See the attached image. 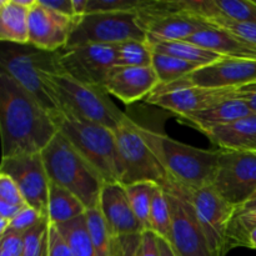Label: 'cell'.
<instances>
[{"mask_svg":"<svg viewBox=\"0 0 256 256\" xmlns=\"http://www.w3.org/2000/svg\"><path fill=\"white\" fill-rule=\"evenodd\" d=\"M59 116L45 109L12 76L0 72L2 158L40 154L59 132Z\"/></svg>","mask_w":256,"mask_h":256,"instance_id":"cell-1","label":"cell"},{"mask_svg":"<svg viewBox=\"0 0 256 256\" xmlns=\"http://www.w3.org/2000/svg\"><path fill=\"white\" fill-rule=\"evenodd\" d=\"M142 134L168 178L188 190L212 186L222 150H205L142 128Z\"/></svg>","mask_w":256,"mask_h":256,"instance_id":"cell-2","label":"cell"},{"mask_svg":"<svg viewBox=\"0 0 256 256\" xmlns=\"http://www.w3.org/2000/svg\"><path fill=\"white\" fill-rule=\"evenodd\" d=\"M45 82L62 114L112 130L126 120L102 86L84 84L65 72L45 74Z\"/></svg>","mask_w":256,"mask_h":256,"instance_id":"cell-3","label":"cell"},{"mask_svg":"<svg viewBox=\"0 0 256 256\" xmlns=\"http://www.w3.org/2000/svg\"><path fill=\"white\" fill-rule=\"evenodd\" d=\"M42 158L50 182L72 192L88 210L99 208L105 180L62 132L42 150Z\"/></svg>","mask_w":256,"mask_h":256,"instance_id":"cell-4","label":"cell"},{"mask_svg":"<svg viewBox=\"0 0 256 256\" xmlns=\"http://www.w3.org/2000/svg\"><path fill=\"white\" fill-rule=\"evenodd\" d=\"M0 62L2 72L22 85L45 109L55 115L62 114L45 82V74L62 72L59 65V52H44L30 45L9 44L8 48H2Z\"/></svg>","mask_w":256,"mask_h":256,"instance_id":"cell-5","label":"cell"},{"mask_svg":"<svg viewBox=\"0 0 256 256\" xmlns=\"http://www.w3.org/2000/svg\"><path fill=\"white\" fill-rule=\"evenodd\" d=\"M59 132L82 158L102 175L105 182H120L122 168L114 130L95 122L60 114Z\"/></svg>","mask_w":256,"mask_h":256,"instance_id":"cell-6","label":"cell"},{"mask_svg":"<svg viewBox=\"0 0 256 256\" xmlns=\"http://www.w3.org/2000/svg\"><path fill=\"white\" fill-rule=\"evenodd\" d=\"M118 152L122 168V184L129 185L139 182H152L162 185L168 175L149 142L142 134V126L126 118L114 130Z\"/></svg>","mask_w":256,"mask_h":256,"instance_id":"cell-7","label":"cell"},{"mask_svg":"<svg viewBox=\"0 0 256 256\" xmlns=\"http://www.w3.org/2000/svg\"><path fill=\"white\" fill-rule=\"evenodd\" d=\"M128 40H146L136 12H89L76 20L65 48L85 44L116 45Z\"/></svg>","mask_w":256,"mask_h":256,"instance_id":"cell-8","label":"cell"},{"mask_svg":"<svg viewBox=\"0 0 256 256\" xmlns=\"http://www.w3.org/2000/svg\"><path fill=\"white\" fill-rule=\"evenodd\" d=\"M169 202L172 235L169 242L179 256H212L196 212L182 186L168 178L162 185Z\"/></svg>","mask_w":256,"mask_h":256,"instance_id":"cell-9","label":"cell"},{"mask_svg":"<svg viewBox=\"0 0 256 256\" xmlns=\"http://www.w3.org/2000/svg\"><path fill=\"white\" fill-rule=\"evenodd\" d=\"M136 14L140 26L146 32V38L156 40H186L200 30L212 28L205 20L182 12L178 0H146Z\"/></svg>","mask_w":256,"mask_h":256,"instance_id":"cell-10","label":"cell"},{"mask_svg":"<svg viewBox=\"0 0 256 256\" xmlns=\"http://www.w3.org/2000/svg\"><path fill=\"white\" fill-rule=\"evenodd\" d=\"M182 190L196 212L198 219L206 236L212 256H226L228 252L232 250L229 244V235L236 208L225 202L212 186L195 190H188L182 188Z\"/></svg>","mask_w":256,"mask_h":256,"instance_id":"cell-11","label":"cell"},{"mask_svg":"<svg viewBox=\"0 0 256 256\" xmlns=\"http://www.w3.org/2000/svg\"><path fill=\"white\" fill-rule=\"evenodd\" d=\"M232 206L239 208L256 195V152L222 150L218 172L212 185Z\"/></svg>","mask_w":256,"mask_h":256,"instance_id":"cell-12","label":"cell"},{"mask_svg":"<svg viewBox=\"0 0 256 256\" xmlns=\"http://www.w3.org/2000/svg\"><path fill=\"white\" fill-rule=\"evenodd\" d=\"M62 72L84 84L104 88L112 70L116 66L115 45L85 44L59 50Z\"/></svg>","mask_w":256,"mask_h":256,"instance_id":"cell-13","label":"cell"},{"mask_svg":"<svg viewBox=\"0 0 256 256\" xmlns=\"http://www.w3.org/2000/svg\"><path fill=\"white\" fill-rule=\"evenodd\" d=\"M240 88L189 86V85H162L146 98L148 102L175 112L180 118L202 112L212 105L236 98Z\"/></svg>","mask_w":256,"mask_h":256,"instance_id":"cell-14","label":"cell"},{"mask_svg":"<svg viewBox=\"0 0 256 256\" xmlns=\"http://www.w3.org/2000/svg\"><path fill=\"white\" fill-rule=\"evenodd\" d=\"M0 172L9 175L16 182L29 206L48 216L50 180L42 152L2 158Z\"/></svg>","mask_w":256,"mask_h":256,"instance_id":"cell-15","label":"cell"},{"mask_svg":"<svg viewBox=\"0 0 256 256\" xmlns=\"http://www.w3.org/2000/svg\"><path fill=\"white\" fill-rule=\"evenodd\" d=\"M254 82H256V59L222 56L212 64L198 68L184 79L172 84L225 89L244 88Z\"/></svg>","mask_w":256,"mask_h":256,"instance_id":"cell-16","label":"cell"},{"mask_svg":"<svg viewBox=\"0 0 256 256\" xmlns=\"http://www.w3.org/2000/svg\"><path fill=\"white\" fill-rule=\"evenodd\" d=\"M79 18H68L35 0L29 9V45L44 52H59L68 44Z\"/></svg>","mask_w":256,"mask_h":256,"instance_id":"cell-17","label":"cell"},{"mask_svg":"<svg viewBox=\"0 0 256 256\" xmlns=\"http://www.w3.org/2000/svg\"><path fill=\"white\" fill-rule=\"evenodd\" d=\"M159 85V78L152 66H115L104 89L125 104H132L152 94Z\"/></svg>","mask_w":256,"mask_h":256,"instance_id":"cell-18","label":"cell"},{"mask_svg":"<svg viewBox=\"0 0 256 256\" xmlns=\"http://www.w3.org/2000/svg\"><path fill=\"white\" fill-rule=\"evenodd\" d=\"M99 209L112 232L116 236L145 232L135 216L122 182H105L100 195Z\"/></svg>","mask_w":256,"mask_h":256,"instance_id":"cell-19","label":"cell"},{"mask_svg":"<svg viewBox=\"0 0 256 256\" xmlns=\"http://www.w3.org/2000/svg\"><path fill=\"white\" fill-rule=\"evenodd\" d=\"M205 135L225 152H256V114L205 129Z\"/></svg>","mask_w":256,"mask_h":256,"instance_id":"cell-20","label":"cell"},{"mask_svg":"<svg viewBox=\"0 0 256 256\" xmlns=\"http://www.w3.org/2000/svg\"><path fill=\"white\" fill-rule=\"evenodd\" d=\"M195 45L212 50L225 58L256 59V46L222 28H208L186 39Z\"/></svg>","mask_w":256,"mask_h":256,"instance_id":"cell-21","label":"cell"},{"mask_svg":"<svg viewBox=\"0 0 256 256\" xmlns=\"http://www.w3.org/2000/svg\"><path fill=\"white\" fill-rule=\"evenodd\" d=\"M29 8L20 0H0V40L15 45H29Z\"/></svg>","mask_w":256,"mask_h":256,"instance_id":"cell-22","label":"cell"},{"mask_svg":"<svg viewBox=\"0 0 256 256\" xmlns=\"http://www.w3.org/2000/svg\"><path fill=\"white\" fill-rule=\"evenodd\" d=\"M252 114V109L245 100L234 98V99H228L222 102H218L202 112L186 115L182 119L192 122L200 132H204L205 129H209V128L229 124V122L242 119Z\"/></svg>","mask_w":256,"mask_h":256,"instance_id":"cell-23","label":"cell"},{"mask_svg":"<svg viewBox=\"0 0 256 256\" xmlns=\"http://www.w3.org/2000/svg\"><path fill=\"white\" fill-rule=\"evenodd\" d=\"M148 44L150 45L152 52H162V54L175 56L178 59L185 60L192 64L198 65L199 68L209 65L216 62L222 55L212 52V50L204 49V48L195 45L188 40H174V42H166V40H156L152 38H146Z\"/></svg>","mask_w":256,"mask_h":256,"instance_id":"cell-24","label":"cell"},{"mask_svg":"<svg viewBox=\"0 0 256 256\" xmlns=\"http://www.w3.org/2000/svg\"><path fill=\"white\" fill-rule=\"evenodd\" d=\"M86 206L69 190L50 182L48 218L52 225L70 222L86 212Z\"/></svg>","mask_w":256,"mask_h":256,"instance_id":"cell-25","label":"cell"},{"mask_svg":"<svg viewBox=\"0 0 256 256\" xmlns=\"http://www.w3.org/2000/svg\"><path fill=\"white\" fill-rule=\"evenodd\" d=\"M90 236L98 256H122L119 236L114 235L108 226L99 208L85 212Z\"/></svg>","mask_w":256,"mask_h":256,"instance_id":"cell-26","label":"cell"},{"mask_svg":"<svg viewBox=\"0 0 256 256\" xmlns=\"http://www.w3.org/2000/svg\"><path fill=\"white\" fill-rule=\"evenodd\" d=\"M55 226L75 256H98L85 214Z\"/></svg>","mask_w":256,"mask_h":256,"instance_id":"cell-27","label":"cell"},{"mask_svg":"<svg viewBox=\"0 0 256 256\" xmlns=\"http://www.w3.org/2000/svg\"><path fill=\"white\" fill-rule=\"evenodd\" d=\"M152 66L159 78V86L179 82L199 68L198 65L185 62V60L155 52H152Z\"/></svg>","mask_w":256,"mask_h":256,"instance_id":"cell-28","label":"cell"},{"mask_svg":"<svg viewBox=\"0 0 256 256\" xmlns=\"http://www.w3.org/2000/svg\"><path fill=\"white\" fill-rule=\"evenodd\" d=\"M158 185L159 184L152 182H139L124 185L135 216L138 218L144 230H150V210Z\"/></svg>","mask_w":256,"mask_h":256,"instance_id":"cell-29","label":"cell"},{"mask_svg":"<svg viewBox=\"0 0 256 256\" xmlns=\"http://www.w3.org/2000/svg\"><path fill=\"white\" fill-rule=\"evenodd\" d=\"M115 48L116 66H152V50L146 40H128Z\"/></svg>","mask_w":256,"mask_h":256,"instance_id":"cell-30","label":"cell"},{"mask_svg":"<svg viewBox=\"0 0 256 256\" xmlns=\"http://www.w3.org/2000/svg\"><path fill=\"white\" fill-rule=\"evenodd\" d=\"M150 230L159 238L170 240L172 235V218H170L169 202L162 185H158L152 196L150 210Z\"/></svg>","mask_w":256,"mask_h":256,"instance_id":"cell-31","label":"cell"},{"mask_svg":"<svg viewBox=\"0 0 256 256\" xmlns=\"http://www.w3.org/2000/svg\"><path fill=\"white\" fill-rule=\"evenodd\" d=\"M50 220L44 216L36 225L24 232L22 256L50 255Z\"/></svg>","mask_w":256,"mask_h":256,"instance_id":"cell-32","label":"cell"},{"mask_svg":"<svg viewBox=\"0 0 256 256\" xmlns=\"http://www.w3.org/2000/svg\"><path fill=\"white\" fill-rule=\"evenodd\" d=\"M146 0H88L86 12H138Z\"/></svg>","mask_w":256,"mask_h":256,"instance_id":"cell-33","label":"cell"},{"mask_svg":"<svg viewBox=\"0 0 256 256\" xmlns=\"http://www.w3.org/2000/svg\"><path fill=\"white\" fill-rule=\"evenodd\" d=\"M212 26L222 28L240 39L256 46V22H239L228 19H215L210 22Z\"/></svg>","mask_w":256,"mask_h":256,"instance_id":"cell-34","label":"cell"},{"mask_svg":"<svg viewBox=\"0 0 256 256\" xmlns=\"http://www.w3.org/2000/svg\"><path fill=\"white\" fill-rule=\"evenodd\" d=\"M44 216L45 215H42V212H38L36 209L26 205V206L22 208V212L10 222L9 230L24 234L25 232L32 229L34 225H36Z\"/></svg>","mask_w":256,"mask_h":256,"instance_id":"cell-35","label":"cell"},{"mask_svg":"<svg viewBox=\"0 0 256 256\" xmlns=\"http://www.w3.org/2000/svg\"><path fill=\"white\" fill-rule=\"evenodd\" d=\"M0 202H9L18 206H26L24 196L18 188L16 182L6 174L0 172Z\"/></svg>","mask_w":256,"mask_h":256,"instance_id":"cell-36","label":"cell"},{"mask_svg":"<svg viewBox=\"0 0 256 256\" xmlns=\"http://www.w3.org/2000/svg\"><path fill=\"white\" fill-rule=\"evenodd\" d=\"M0 252L9 256H22L24 252V234L8 230L0 236Z\"/></svg>","mask_w":256,"mask_h":256,"instance_id":"cell-37","label":"cell"},{"mask_svg":"<svg viewBox=\"0 0 256 256\" xmlns=\"http://www.w3.org/2000/svg\"><path fill=\"white\" fill-rule=\"evenodd\" d=\"M52 224V222H50ZM49 256H75L65 240L58 232L55 225H50V255Z\"/></svg>","mask_w":256,"mask_h":256,"instance_id":"cell-38","label":"cell"},{"mask_svg":"<svg viewBox=\"0 0 256 256\" xmlns=\"http://www.w3.org/2000/svg\"><path fill=\"white\" fill-rule=\"evenodd\" d=\"M140 256H162L158 236L152 230H145L142 232Z\"/></svg>","mask_w":256,"mask_h":256,"instance_id":"cell-39","label":"cell"},{"mask_svg":"<svg viewBox=\"0 0 256 256\" xmlns=\"http://www.w3.org/2000/svg\"><path fill=\"white\" fill-rule=\"evenodd\" d=\"M119 240L122 246V256H140L142 234L122 235Z\"/></svg>","mask_w":256,"mask_h":256,"instance_id":"cell-40","label":"cell"},{"mask_svg":"<svg viewBox=\"0 0 256 256\" xmlns=\"http://www.w3.org/2000/svg\"><path fill=\"white\" fill-rule=\"evenodd\" d=\"M42 4L44 6L49 8V9L54 10L58 14H62L64 16L68 18H78L75 15L74 5H72V0H56V2H44V0H40Z\"/></svg>","mask_w":256,"mask_h":256,"instance_id":"cell-41","label":"cell"},{"mask_svg":"<svg viewBox=\"0 0 256 256\" xmlns=\"http://www.w3.org/2000/svg\"><path fill=\"white\" fill-rule=\"evenodd\" d=\"M22 208L25 206H18V205L9 204V202H0V218L12 222V220L22 212Z\"/></svg>","mask_w":256,"mask_h":256,"instance_id":"cell-42","label":"cell"},{"mask_svg":"<svg viewBox=\"0 0 256 256\" xmlns=\"http://www.w3.org/2000/svg\"><path fill=\"white\" fill-rule=\"evenodd\" d=\"M158 242H159V248H160V252H162V256H179L176 254V252L174 250V248L172 246V244H170L168 240L158 236Z\"/></svg>","mask_w":256,"mask_h":256,"instance_id":"cell-43","label":"cell"},{"mask_svg":"<svg viewBox=\"0 0 256 256\" xmlns=\"http://www.w3.org/2000/svg\"><path fill=\"white\" fill-rule=\"evenodd\" d=\"M236 98L239 99H245V98H256V82L254 84L246 85L244 88H240Z\"/></svg>","mask_w":256,"mask_h":256,"instance_id":"cell-44","label":"cell"},{"mask_svg":"<svg viewBox=\"0 0 256 256\" xmlns=\"http://www.w3.org/2000/svg\"><path fill=\"white\" fill-rule=\"evenodd\" d=\"M9 228H10L9 220L2 219V218H0V236H2V235H4L5 232L9 230Z\"/></svg>","mask_w":256,"mask_h":256,"instance_id":"cell-45","label":"cell"},{"mask_svg":"<svg viewBox=\"0 0 256 256\" xmlns=\"http://www.w3.org/2000/svg\"><path fill=\"white\" fill-rule=\"evenodd\" d=\"M249 248L256 250V228L249 235Z\"/></svg>","mask_w":256,"mask_h":256,"instance_id":"cell-46","label":"cell"},{"mask_svg":"<svg viewBox=\"0 0 256 256\" xmlns=\"http://www.w3.org/2000/svg\"><path fill=\"white\" fill-rule=\"evenodd\" d=\"M246 102V104L249 105L250 109H252V112L256 114V98H245V99H242Z\"/></svg>","mask_w":256,"mask_h":256,"instance_id":"cell-47","label":"cell"},{"mask_svg":"<svg viewBox=\"0 0 256 256\" xmlns=\"http://www.w3.org/2000/svg\"><path fill=\"white\" fill-rule=\"evenodd\" d=\"M0 256H9V255L5 254V252H0Z\"/></svg>","mask_w":256,"mask_h":256,"instance_id":"cell-48","label":"cell"},{"mask_svg":"<svg viewBox=\"0 0 256 256\" xmlns=\"http://www.w3.org/2000/svg\"><path fill=\"white\" fill-rule=\"evenodd\" d=\"M252 200H256V195H255V196H254V199H252ZM250 202H252V200H250Z\"/></svg>","mask_w":256,"mask_h":256,"instance_id":"cell-49","label":"cell"},{"mask_svg":"<svg viewBox=\"0 0 256 256\" xmlns=\"http://www.w3.org/2000/svg\"><path fill=\"white\" fill-rule=\"evenodd\" d=\"M255 2H256V0H255Z\"/></svg>","mask_w":256,"mask_h":256,"instance_id":"cell-50","label":"cell"}]
</instances>
